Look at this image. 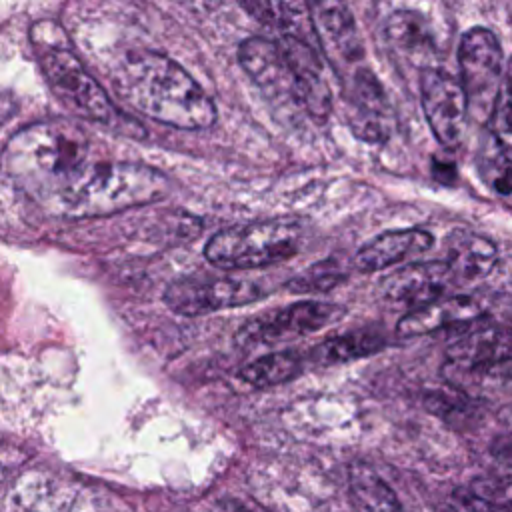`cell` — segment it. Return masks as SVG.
Segmentation results:
<instances>
[{"mask_svg":"<svg viewBox=\"0 0 512 512\" xmlns=\"http://www.w3.org/2000/svg\"><path fill=\"white\" fill-rule=\"evenodd\" d=\"M112 86L134 110L180 130H204L216 120V108L204 88L172 58L138 50L112 74Z\"/></svg>","mask_w":512,"mask_h":512,"instance_id":"obj_1","label":"cell"},{"mask_svg":"<svg viewBox=\"0 0 512 512\" xmlns=\"http://www.w3.org/2000/svg\"><path fill=\"white\" fill-rule=\"evenodd\" d=\"M12 180L42 204L72 184L90 160V140L70 120H42L18 130L4 152Z\"/></svg>","mask_w":512,"mask_h":512,"instance_id":"obj_2","label":"cell"},{"mask_svg":"<svg viewBox=\"0 0 512 512\" xmlns=\"http://www.w3.org/2000/svg\"><path fill=\"white\" fill-rule=\"evenodd\" d=\"M166 190V176L152 166L100 160L90 162L48 206L68 218H96L156 202Z\"/></svg>","mask_w":512,"mask_h":512,"instance_id":"obj_3","label":"cell"},{"mask_svg":"<svg viewBox=\"0 0 512 512\" xmlns=\"http://www.w3.org/2000/svg\"><path fill=\"white\" fill-rule=\"evenodd\" d=\"M30 36L40 70L56 98L86 120L112 124L118 112L110 96L72 52L64 30L52 20H42L32 26Z\"/></svg>","mask_w":512,"mask_h":512,"instance_id":"obj_4","label":"cell"},{"mask_svg":"<svg viewBox=\"0 0 512 512\" xmlns=\"http://www.w3.org/2000/svg\"><path fill=\"white\" fill-rule=\"evenodd\" d=\"M300 230L290 222H254L216 232L204 246L206 260L222 270H252L296 254Z\"/></svg>","mask_w":512,"mask_h":512,"instance_id":"obj_5","label":"cell"},{"mask_svg":"<svg viewBox=\"0 0 512 512\" xmlns=\"http://www.w3.org/2000/svg\"><path fill=\"white\" fill-rule=\"evenodd\" d=\"M458 66L468 110L476 120H490L504 76V56L498 38L480 26L464 32L458 48Z\"/></svg>","mask_w":512,"mask_h":512,"instance_id":"obj_6","label":"cell"},{"mask_svg":"<svg viewBox=\"0 0 512 512\" xmlns=\"http://www.w3.org/2000/svg\"><path fill=\"white\" fill-rule=\"evenodd\" d=\"M268 290L260 282L232 276H186L164 292L166 306L182 316H198L224 308H236L264 298Z\"/></svg>","mask_w":512,"mask_h":512,"instance_id":"obj_7","label":"cell"},{"mask_svg":"<svg viewBox=\"0 0 512 512\" xmlns=\"http://www.w3.org/2000/svg\"><path fill=\"white\" fill-rule=\"evenodd\" d=\"M346 310L330 302H296L250 318L236 334L242 346H274L336 322Z\"/></svg>","mask_w":512,"mask_h":512,"instance_id":"obj_8","label":"cell"},{"mask_svg":"<svg viewBox=\"0 0 512 512\" xmlns=\"http://www.w3.org/2000/svg\"><path fill=\"white\" fill-rule=\"evenodd\" d=\"M420 102L426 122L444 148H458L466 130L468 104L462 84L448 72L420 68Z\"/></svg>","mask_w":512,"mask_h":512,"instance_id":"obj_9","label":"cell"},{"mask_svg":"<svg viewBox=\"0 0 512 512\" xmlns=\"http://www.w3.org/2000/svg\"><path fill=\"white\" fill-rule=\"evenodd\" d=\"M238 60L266 96L298 104L296 78L276 40L262 36L246 38L238 48Z\"/></svg>","mask_w":512,"mask_h":512,"instance_id":"obj_10","label":"cell"},{"mask_svg":"<svg viewBox=\"0 0 512 512\" xmlns=\"http://www.w3.org/2000/svg\"><path fill=\"white\" fill-rule=\"evenodd\" d=\"M348 122L352 132L368 142H382L390 130V110L384 88L368 68H356L348 90Z\"/></svg>","mask_w":512,"mask_h":512,"instance_id":"obj_11","label":"cell"},{"mask_svg":"<svg viewBox=\"0 0 512 512\" xmlns=\"http://www.w3.org/2000/svg\"><path fill=\"white\" fill-rule=\"evenodd\" d=\"M450 276L452 272L446 262L408 264L382 278L380 294L390 302L408 304L414 310L442 298Z\"/></svg>","mask_w":512,"mask_h":512,"instance_id":"obj_12","label":"cell"},{"mask_svg":"<svg viewBox=\"0 0 512 512\" xmlns=\"http://www.w3.org/2000/svg\"><path fill=\"white\" fill-rule=\"evenodd\" d=\"M312 22L318 36V46L326 50L330 60L344 64H356L362 60V40L350 10L344 4L320 2L310 6Z\"/></svg>","mask_w":512,"mask_h":512,"instance_id":"obj_13","label":"cell"},{"mask_svg":"<svg viewBox=\"0 0 512 512\" xmlns=\"http://www.w3.org/2000/svg\"><path fill=\"white\" fill-rule=\"evenodd\" d=\"M448 360L466 370L506 366L512 362V328L500 324L478 326L450 344Z\"/></svg>","mask_w":512,"mask_h":512,"instance_id":"obj_14","label":"cell"},{"mask_svg":"<svg viewBox=\"0 0 512 512\" xmlns=\"http://www.w3.org/2000/svg\"><path fill=\"white\" fill-rule=\"evenodd\" d=\"M480 312L478 302L468 296H442L426 306L408 310L396 324V332L402 338L424 336L456 324L472 322Z\"/></svg>","mask_w":512,"mask_h":512,"instance_id":"obj_15","label":"cell"},{"mask_svg":"<svg viewBox=\"0 0 512 512\" xmlns=\"http://www.w3.org/2000/svg\"><path fill=\"white\" fill-rule=\"evenodd\" d=\"M432 242V234L420 228L388 230L372 238L368 244H364L358 250L354 264L362 272H378L410 256L426 252L432 246Z\"/></svg>","mask_w":512,"mask_h":512,"instance_id":"obj_16","label":"cell"},{"mask_svg":"<svg viewBox=\"0 0 512 512\" xmlns=\"http://www.w3.org/2000/svg\"><path fill=\"white\" fill-rule=\"evenodd\" d=\"M446 264L452 274L464 280H478L486 276L498 258V250L492 240L476 232L454 228L444 242Z\"/></svg>","mask_w":512,"mask_h":512,"instance_id":"obj_17","label":"cell"},{"mask_svg":"<svg viewBox=\"0 0 512 512\" xmlns=\"http://www.w3.org/2000/svg\"><path fill=\"white\" fill-rule=\"evenodd\" d=\"M348 486L356 512H404L394 490L364 462L350 466Z\"/></svg>","mask_w":512,"mask_h":512,"instance_id":"obj_18","label":"cell"},{"mask_svg":"<svg viewBox=\"0 0 512 512\" xmlns=\"http://www.w3.org/2000/svg\"><path fill=\"white\" fill-rule=\"evenodd\" d=\"M386 36L400 54L414 60L428 58L434 52V36L422 14L398 10L386 22Z\"/></svg>","mask_w":512,"mask_h":512,"instance_id":"obj_19","label":"cell"},{"mask_svg":"<svg viewBox=\"0 0 512 512\" xmlns=\"http://www.w3.org/2000/svg\"><path fill=\"white\" fill-rule=\"evenodd\" d=\"M386 340L382 334H376L372 330H354L340 336L326 338L318 346L310 350V360L320 366H332L350 362L368 354H376L382 350Z\"/></svg>","mask_w":512,"mask_h":512,"instance_id":"obj_20","label":"cell"},{"mask_svg":"<svg viewBox=\"0 0 512 512\" xmlns=\"http://www.w3.org/2000/svg\"><path fill=\"white\" fill-rule=\"evenodd\" d=\"M304 360L300 354L288 352H272L256 358L240 370V378L256 388H268L276 384H284L300 374Z\"/></svg>","mask_w":512,"mask_h":512,"instance_id":"obj_21","label":"cell"},{"mask_svg":"<svg viewBox=\"0 0 512 512\" xmlns=\"http://www.w3.org/2000/svg\"><path fill=\"white\" fill-rule=\"evenodd\" d=\"M490 126L494 140L512 152V58L504 66V76L490 116Z\"/></svg>","mask_w":512,"mask_h":512,"instance_id":"obj_22","label":"cell"},{"mask_svg":"<svg viewBox=\"0 0 512 512\" xmlns=\"http://www.w3.org/2000/svg\"><path fill=\"white\" fill-rule=\"evenodd\" d=\"M480 158V170L488 186L500 196H512V160L510 152L496 140Z\"/></svg>","mask_w":512,"mask_h":512,"instance_id":"obj_23","label":"cell"},{"mask_svg":"<svg viewBox=\"0 0 512 512\" xmlns=\"http://www.w3.org/2000/svg\"><path fill=\"white\" fill-rule=\"evenodd\" d=\"M344 278L346 274L340 268V264L328 258L308 266L302 274H298L288 282V288L292 292H326V290H332L336 284H340Z\"/></svg>","mask_w":512,"mask_h":512,"instance_id":"obj_24","label":"cell"},{"mask_svg":"<svg viewBox=\"0 0 512 512\" xmlns=\"http://www.w3.org/2000/svg\"><path fill=\"white\" fill-rule=\"evenodd\" d=\"M470 492L512 510V480L510 478H478L472 482Z\"/></svg>","mask_w":512,"mask_h":512,"instance_id":"obj_25","label":"cell"},{"mask_svg":"<svg viewBox=\"0 0 512 512\" xmlns=\"http://www.w3.org/2000/svg\"><path fill=\"white\" fill-rule=\"evenodd\" d=\"M452 512H512L496 502L484 500L470 490H456L450 498Z\"/></svg>","mask_w":512,"mask_h":512,"instance_id":"obj_26","label":"cell"},{"mask_svg":"<svg viewBox=\"0 0 512 512\" xmlns=\"http://www.w3.org/2000/svg\"><path fill=\"white\" fill-rule=\"evenodd\" d=\"M492 454L506 466H512V438H498L492 444Z\"/></svg>","mask_w":512,"mask_h":512,"instance_id":"obj_27","label":"cell"},{"mask_svg":"<svg viewBox=\"0 0 512 512\" xmlns=\"http://www.w3.org/2000/svg\"><path fill=\"white\" fill-rule=\"evenodd\" d=\"M504 368H508V370H506V374H510V376H512V362H510V364H506Z\"/></svg>","mask_w":512,"mask_h":512,"instance_id":"obj_28","label":"cell"}]
</instances>
